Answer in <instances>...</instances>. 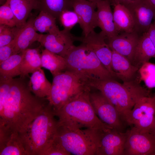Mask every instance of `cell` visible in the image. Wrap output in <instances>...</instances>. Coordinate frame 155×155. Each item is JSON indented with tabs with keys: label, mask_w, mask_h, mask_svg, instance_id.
Segmentation results:
<instances>
[{
	"label": "cell",
	"mask_w": 155,
	"mask_h": 155,
	"mask_svg": "<svg viewBox=\"0 0 155 155\" xmlns=\"http://www.w3.org/2000/svg\"><path fill=\"white\" fill-rule=\"evenodd\" d=\"M25 77L13 78L7 96L0 104V125L20 134L48 103L46 98L35 96Z\"/></svg>",
	"instance_id": "6da1fadb"
},
{
	"label": "cell",
	"mask_w": 155,
	"mask_h": 155,
	"mask_svg": "<svg viewBox=\"0 0 155 155\" xmlns=\"http://www.w3.org/2000/svg\"><path fill=\"white\" fill-rule=\"evenodd\" d=\"M88 88L66 103L60 109L54 111L60 125L75 129L83 128L104 131L113 129L103 123L96 115L90 101Z\"/></svg>",
	"instance_id": "7a4b0ae2"
},
{
	"label": "cell",
	"mask_w": 155,
	"mask_h": 155,
	"mask_svg": "<svg viewBox=\"0 0 155 155\" xmlns=\"http://www.w3.org/2000/svg\"><path fill=\"white\" fill-rule=\"evenodd\" d=\"M55 117L48 103L25 130L19 134L28 155H41L54 141L59 126Z\"/></svg>",
	"instance_id": "3957f363"
},
{
	"label": "cell",
	"mask_w": 155,
	"mask_h": 155,
	"mask_svg": "<svg viewBox=\"0 0 155 155\" xmlns=\"http://www.w3.org/2000/svg\"><path fill=\"white\" fill-rule=\"evenodd\" d=\"M88 85L100 92L115 107L122 119L127 122L134 105L148 91L131 80L121 83L113 79L94 81Z\"/></svg>",
	"instance_id": "277c9868"
},
{
	"label": "cell",
	"mask_w": 155,
	"mask_h": 155,
	"mask_svg": "<svg viewBox=\"0 0 155 155\" xmlns=\"http://www.w3.org/2000/svg\"><path fill=\"white\" fill-rule=\"evenodd\" d=\"M64 58L66 71L75 74L88 86L94 81L114 78L95 54L82 43L75 45Z\"/></svg>",
	"instance_id": "5b68a950"
},
{
	"label": "cell",
	"mask_w": 155,
	"mask_h": 155,
	"mask_svg": "<svg viewBox=\"0 0 155 155\" xmlns=\"http://www.w3.org/2000/svg\"><path fill=\"white\" fill-rule=\"evenodd\" d=\"M104 132L69 128L59 124L56 139L71 154L96 155Z\"/></svg>",
	"instance_id": "8992f818"
},
{
	"label": "cell",
	"mask_w": 155,
	"mask_h": 155,
	"mask_svg": "<svg viewBox=\"0 0 155 155\" xmlns=\"http://www.w3.org/2000/svg\"><path fill=\"white\" fill-rule=\"evenodd\" d=\"M53 77L51 89L46 98L54 111L59 110L77 94L91 88L75 74L68 71Z\"/></svg>",
	"instance_id": "52a82bcc"
},
{
	"label": "cell",
	"mask_w": 155,
	"mask_h": 155,
	"mask_svg": "<svg viewBox=\"0 0 155 155\" xmlns=\"http://www.w3.org/2000/svg\"><path fill=\"white\" fill-rule=\"evenodd\" d=\"M124 155H155V135L135 126L127 131Z\"/></svg>",
	"instance_id": "ba28073f"
},
{
	"label": "cell",
	"mask_w": 155,
	"mask_h": 155,
	"mask_svg": "<svg viewBox=\"0 0 155 155\" xmlns=\"http://www.w3.org/2000/svg\"><path fill=\"white\" fill-rule=\"evenodd\" d=\"M155 116V96L140 98L131 111L127 123L143 131L151 132Z\"/></svg>",
	"instance_id": "9c48e42d"
},
{
	"label": "cell",
	"mask_w": 155,
	"mask_h": 155,
	"mask_svg": "<svg viewBox=\"0 0 155 155\" xmlns=\"http://www.w3.org/2000/svg\"><path fill=\"white\" fill-rule=\"evenodd\" d=\"M90 102L100 120L111 128L123 132L124 126L117 110L100 92L89 93Z\"/></svg>",
	"instance_id": "30bf717a"
},
{
	"label": "cell",
	"mask_w": 155,
	"mask_h": 155,
	"mask_svg": "<svg viewBox=\"0 0 155 155\" xmlns=\"http://www.w3.org/2000/svg\"><path fill=\"white\" fill-rule=\"evenodd\" d=\"M79 38L64 29L57 34H41L38 42L45 49L65 57Z\"/></svg>",
	"instance_id": "8fae6325"
},
{
	"label": "cell",
	"mask_w": 155,
	"mask_h": 155,
	"mask_svg": "<svg viewBox=\"0 0 155 155\" xmlns=\"http://www.w3.org/2000/svg\"><path fill=\"white\" fill-rule=\"evenodd\" d=\"M106 38L102 31L97 33L93 30L86 36L80 37L79 41L92 51L113 77L116 78L111 65L112 51L105 42Z\"/></svg>",
	"instance_id": "7c38bea8"
},
{
	"label": "cell",
	"mask_w": 155,
	"mask_h": 155,
	"mask_svg": "<svg viewBox=\"0 0 155 155\" xmlns=\"http://www.w3.org/2000/svg\"><path fill=\"white\" fill-rule=\"evenodd\" d=\"M135 23V30L140 35L148 32L155 16V9L148 0H138L126 6Z\"/></svg>",
	"instance_id": "4fadbf2b"
},
{
	"label": "cell",
	"mask_w": 155,
	"mask_h": 155,
	"mask_svg": "<svg viewBox=\"0 0 155 155\" xmlns=\"http://www.w3.org/2000/svg\"><path fill=\"white\" fill-rule=\"evenodd\" d=\"M127 135L114 129L104 132L96 155H124Z\"/></svg>",
	"instance_id": "5bb4252c"
},
{
	"label": "cell",
	"mask_w": 155,
	"mask_h": 155,
	"mask_svg": "<svg viewBox=\"0 0 155 155\" xmlns=\"http://www.w3.org/2000/svg\"><path fill=\"white\" fill-rule=\"evenodd\" d=\"M73 11L77 14L84 36L94 30L96 26V3L86 0H71Z\"/></svg>",
	"instance_id": "9a60e30c"
},
{
	"label": "cell",
	"mask_w": 155,
	"mask_h": 155,
	"mask_svg": "<svg viewBox=\"0 0 155 155\" xmlns=\"http://www.w3.org/2000/svg\"><path fill=\"white\" fill-rule=\"evenodd\" d=\"M140 36L135 31L120 33L108 39V44L112 51L126 57L132 63Z\"/></svg>",
	"instance_id": "2e32d148"
},
{
	"label": "cell",
	"mask_w": 155,
	"mask_h": 155,
	"mask_svg": "<svg viewBox=\"0 0 155 155\" xmlns=\"http://www.w3.org/2000/svg\"><path fill=\"white\" fill-rule=\"evenodd\" d=\"M0 155H28L19 133L0 126Z\"/></svg>",
	"instance_id": "e0dca14e"
},
{
	"label": "cell",
	"mask_w": 155,
	"mask_h": 155,
	"mask_svg": "<svg viewBox=\"0 0 155 155\" xmlns=\"http://www.w3.org/2000/svg\"><path fill=\"white\" fill-rule=\"evenodd\" d=\"M96 27H99L108 39L118 34L113 21L110 0H103L96 3Z\"/></svg>",
	"instance_id": "ac0fdd59"
},
{
	"label": "cell",
	"mask_w": 155,
	"mask_h": 155,
	"mask_svg": "<svg viewBox=\"0 0 155 155\" xmlns=\"http://www.w3.org/2000/svg\"><path fill=\"white\" fill-rule=\"evenodd\" d=\"M34 19L30 17L21 28L15 39L13 55L22 52L34 42H38L41 34L38 33L34 28Z\"/></svg>",
	"instance_id": "d6986e66"
},
{
	"label": "cell",
	"mask_w": 155,
	"mask_h": 155,
	"mask_svg": "<svg viewBox=\"0 0 155 155\" xmlns=\"http://www.w3.org/2000/svg\"><path fill=\"white\" fill-rule=\"evenodd\" d=\"M111 62L112 69L116 78L124 82L132 80L139 68L133 65L126 57L112 51Z\"/></svg>",
	"instance_id": "ffe728a7"
},
{
	"label": "cell",
	"mask_w": 155,
	"mask_h": 155,
	"mask_svg": "<svg viewBox=\"0 0 155 155\" xmlns=\"http://www.w3.org/2000/svg\"><path fill=\"white\" fill-rule=\"evenodd\" d=\"M9 4L17 21V26L20 28L26 24L32 11L38 9V0H0Z\"/></svg>",
	"instance_id": "44dd1931"
},
{
	"label": "cell",
	"mask_w": 155,
	"mask_h": 155,
	"mask_svg": "<svg viewBox=\"0 0 155 155\" xmlns=\"http://www.w3.org/2000/svg\"><path fill=\"white\" fill-rule=\"evenodd\" d=\"M113 21L118 34L135 31V23L129 9L120 4L114 5Z\"/></svg>",
	"instance_id": "7402d4cb"
},
{
	"label": "cell",
	"mask_w": 155,
	"mask_h": 155,
	"mask_svg": "<svg viewBox=\"0 0 155 155\" xmlns=\"http://www.w3.org/2000/svg\"><path fill=\"white\" fill-rule=\"evenodd\" d=\"M155 58V48L147 32L141 35L135 53L132 64L139 68L144 63Z\"/></svg>",
	"instance_id": "603a6c76"
},
{
	"label": "cell",
	"mask_w": 155,
	"mask_h": 155,
	"mask_svg": "<svg viewBox=\"0 0 155 155\" xmlns=\"http://www.w3.org/2000/svg\"><path fill=\"white\" fill-rule=\"evenodd\" d=\"M22 53L20 75L25 77L42 67L41 53L38 48H28Z\"/></svg>",
	"instance_id": "cb8c5ba5"
},
{
	"label": "cell",
	"mask_w": 155,
	"mask_h": 155,
	"mask_svg": "<svg viewBox=\"0 0 155 155\" xmlns=\"http://www.w3.org/2000/svg\"><path fill=\"white\" fill-rule=\"evenodd\" d=\"M51 85L41 68L32 73L28 82L30 91L35 96L40 98H46L47 96Z\"/></svg>",
	"instance_id": "d4e9b609"
},
{
	"label": "cell",
	"mask_w": 155,
	"mask_h": 155,
	"mask_svg": "<svg viewBox=\"0 0 155 155\" xmlns=\"http://www.w3.org/2000/svg\"><path fill=\"white\" fill-rule=\"evenodd\" d=\"M41 57L42 67L49 70L53 76L66 71L64 57L45 49L42 50Z\"/></svg>",
	"instance_id": "484cf974"
},
{
	"label": "cell",
	"mask_w": 155,
	"mask_h": 155,
	"mask_svg": "<svg viewBox=\"0 0 155 155\" xmlns=\"http://www.w3.org/2000/svg\"><path fill=\"white\" fill-rule=\"evenodd\" d=\"M22 53L12 55L0 64V78L13 79L21 74Z\"/></svg>",
	"instance_id": "4316f807"
},
{
	"label": "cell",
	"mask_w": 155,
	"mask_h": 155,
	"mask_svg": "<svg viewBox=\"0 0 155 155\" xmlns=\"http://www.w3.org/2000/svg\"><path fill=\"white\" fill-rule=\"evenodd\" d=\"M56 19L49 13L42 11L34 18L33 25L35 30L41 33L55 34L60 31L56 23Z\"/></svg>",
	"instance_id": "83f0119b"
},
{
	"label": "cell",
	"mask_w": 155,
	"mask_h": 155,
	"mask_svg": "<svg viewBox=\"0 0 155 155\" xmlns=\"http://www.w3.org/2000/svg\"><path fill=\"white\" fill-rule=\"evenodd\" d=\"M38 9L47 12L58 19L63 11L72 7L71 0H38Z\"/></svg>",
	"instance_id": "f1b7e54d"
},
{
	"label": "cell",
	"mask_w": 155,
	"mask_h": 155,
	"mask_svg": "<svg viewBox=\"0 0 155 155\" xmlns=\"http://www.w3.org/2000/svg\"><path fill=\"white\" fill-rule=\"evenodd\" d=\"M138 71L140 80L149 88H155V64L149 62L144 63Z\"/></svg>",
	"instance_id": "f546056e"
},
{
	"label": "cell",
	"mask_w": 155,
	"mask_h": 155,
	"mask_svg": "<svg viewBox=\"0 0 155 155\" xmlns=\"http://www.w3.org/2000/svg\"><path fill=\"white\" fill-rule=\"evenodd\" d=\"M21 28L0 25V46L6 45L14 40Z\"/></svg>",
	"instance_id": "4dcf8cb0"
},
{
	"label": "cell",
	"mask_w": 155,
	"mask_h": 155,
	"mask_svg": "<svg viewBox=\"0 0 155 155\" xmlns=\"http://www.w3.org/2000/svg\"><path fill=\"white\" fill-rule=\"evenodd\" d=\"M0 25L10 27L17 26L16 17L9 4L6 1L0 7Z\"/></svg>",
	"instance_id": "1f68e13d"
},
{
	"label": "cell",
	"mask_w": 155,
	"mask_h": 155,
	"mask_svg": "<svg viewBox=\"0 0 155 155\" xmlns=\"http://www.w3.org/2000/svg\"><path fill=\"white\" fill-rule=\"evenodd\" d=\"M58 20L64 29L71 30L77 24L79 23L78 17L74 11L66 10L60 14Z\"/></svg>",
	"instance_id": "d6a6232c"
},
{
	"label": "cell",
	"mask_w": 155,
	"mask_h": 155,
	"mask_svg": "<svg viewBox=\"0 0 155 155\" xmlns=\"http://www.w3.org/2000/svg\"><path fill=\"white\" fill-rule=\"evenodd\" d=\"M56 139L41 155H70Z\"/></svg>",
	"instance_id": "836d02e7"
},
{
	"label": "cell",
	"mask_w": 155,
	"mask_h": 155,
	"mask_svg": "<svg viewBox=\"0 0 155 155\" xmlns=\"http://www.w3.org/2000/svg\"><path fill=\"white\" fill-rule=\"evenodd\" d=\"M15 39L6 45L0 46V64L13 55Z\"/></svg>",
	"instance_id": "e575fe53"
},
{
	"label": "cell",
	"mask_w": 155,
	"mask_h": 155,
	"mask_svg": "<svg viewBox=\"0 0 155 155\" xmlns=\"http://www.w3.org/2000/svg\"><path fill=\"white\" fill-rule=\"evenodd\" d=\"M148 36L155 48V24H152L147 32Z\"/></svg>",
	"instance_id": "d590c367"
},
{
	"label": "cell",
	"mask_w": 155,
	"mask_h": 155,
	"mask_svg": "<svg viewBox=\"0 0 155 155\" xmlns=\"http://www.w3.org/2000/svg\"><path fill=\"white\" fill-rule=\"evenodd\" d=\"M111 5L120 4L126 6L138 0H110Z\"/></svg>",
	"instance_id": "8d00e7d4"
},
{
	"label": "cell",
	"mask_w": 155,
	"mask_h": 155,
	"mask_svg": "<svg viewBox=\"0 0 155 155\" xmlns=\"http://www.w3.org/2000/svg\"><path fill=\"white\" fill-rule=\"evenodd\" d=\"M151 132L155 135V116L153 126L151 131Z\"/></svg>",
	"instance_id": "74e56055"
},
{
	"label": "cell",
	"mask_w": 155,
	"mask_h": 155,
	"mask_svg": "<svg viewBox=\"0 0 155 155\" xmlns=\"http://www.w3.org/2000/svg\"><path fill=\"white\" fill-rule=\"evenodd\" d=\"M155 9V0H148Z\"/></svg>",
	"instance_id": "f35d334b"
},
{
	"label": "cell",
	"mask_w": 155,
	"mask_h": 155,
	"mask_svg": "<svg viewBox=\"0 0 155 155\" xmlns=\"http://www.w3.org/2000/svg\"><path fill=\"white\" fill-rule=\"evenodd\" d=\"M87 1H89L92 2H94L96 3H97L101 1H102L103 0H86Z\"/></svg>",
	"instance_id": "ab89813d"
},
{
	"label": "cell",
	"mask_w": 155,
	"mask_h": 155,
	"mask_svg": "<svg viewBox=\"0 0 155 155\" xmlns=\"http://www.w3.org/2000/svg\"><path fill=\"white\" fill-rule=\"evenodd\" d=\"M154 22L155 24V17H154Z\"/></svg>",
	"instance_id": "60d3db41"
}]
</instances>
